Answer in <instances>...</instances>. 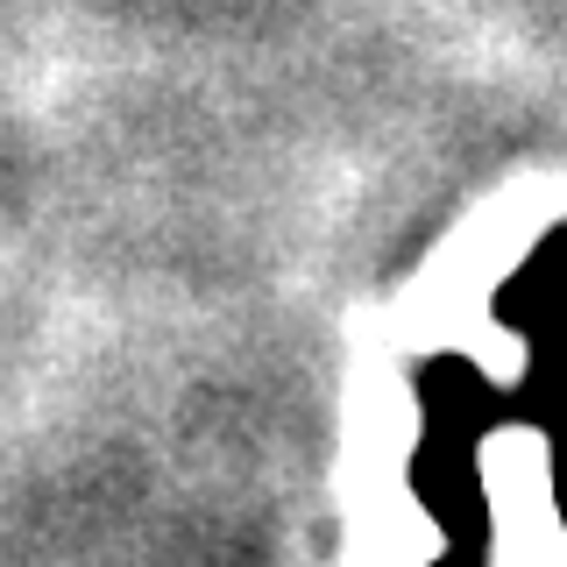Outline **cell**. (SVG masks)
I'll return each mask as SVG.
<instances>
[{
    "mask_svg": "<svg viewBox=\"0 0 567 567\" xmlns=\"http://www.w3.org/2000/svg\"><path fill=\"white\" fill-rule=\"evenodd\" d=\"M433 567H483V560H475V546H461V554H447V560H433Z\"/></svg>",
    "mask_w": 567,
    "mask_h": 567,
    "instance_id": "cell-1",
    "label": "cell"
},
{
    "mask_svg": "<svg viewBox=\"0 0 567 567\" xmlns=\"http://www.w3.org/2000/svg\"><path fill=\"white\" fill-rule=\"evenodd\" d=\"M560 511H567V440H560Z\"/></svg>",
    "mask_w": 567,
    "mask_h": 567,
    "instance_id": "cell-2",
    "label": "cell"
}]
</instances>
